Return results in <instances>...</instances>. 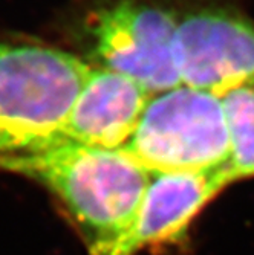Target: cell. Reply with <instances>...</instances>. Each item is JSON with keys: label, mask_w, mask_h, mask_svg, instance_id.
Returning <instances> with one entry per match:
<instances>
[{"label": "cell", "mask_w": 254, "mask_h": 255, "mask_svg": "<svg viewBox=\"0 0 254 255\" xmlns=\"http://www.w3.org/2000/svg\"><path fill=\"white\" fill-rule=\"evenodd\" d=\"M0 171L31 179L55 194L84 229L90 255L106 254L127 233L152 179L123 148L74 142L0 160Z\"/></svg>", "instance_id": "1"}, {"label": "cell", "mask_w": 254, "mask_h": 255, "mask_svg": "<svg viewBox=\"0 0 254 255\" xmlns=\"http://www.w3.org/2000/svg\"><path fill=\"white\" fill-rule=\"evenodd\" d=\"M90 66L61 49L0 40V160L63 144Z\"/></svg>", "instance_id": "2"}, {"label": "cell", "mask_w": 254, "mask_h": 255, "mask_svg": "<svg viewBox=\"0 0 254 255\" xmlns=\"http://www.w3.org/2000/svg\"><path fill=\"white\" fill-rule=\"evenodd\" d=\"M123 150L152 174L230 167L221 97L184 84L153 95Z\"/></svg>", "instance_id": "3"}, {"label": "cell", "mask_w": 254, "mask_h": 255, "mask_svg": "<svg viewBox=\"0 0 254 255\" xmlns=\"http://www.w3.org/2000/svg\"><path fill=\"white\" fill-rule=\"evenodd\" d=\"M181 11L163 0H110L89 18L90 46L104 69L127 75L152 95L181 86L172 41Z\"/></svg>", "instance_id": "4"}, {"label": "cell", "mask_w": 254, "mask_h": 255, "mask_svg": "<svg viewBox=\"0 0 254 255\" xmlns=\"http://www.w3.org/2000/svg\"><path fill=\"white\" fill-rule=\"evenodd\" d=\"M181 84L221 97L254 83V18L230 0L181 11L172 41Z\"/></svg>", "instance_id": "5"}, {"label": "cell", "mask_w": 254, "mask_h": 255, "mask_svg": "<svg viewBox=\"0 0 254 255\" xmlns=\"http://www.w3.org/2000/svg\"><path fill=\"white\" fill-rule=\"evenodd\" d=\"M233 182L230 167L153 173L129 231L101 255H135L143 248L182 239L195 217Z\"/></svg>", "instance_id": "6"}, {"label": "cell", "mask_w": 254, "mask_h": 255, "mask_svg": "<svg viewBox=\"0 0 254 255\" xmlns=\"http://www.w3.org/2000/svg\"><path fill=\"white\" fill-rule=\"evenodd\" d=\"M152 94L133 78L90 69L69 112L63 136L66 142L118 150L138 128Z\"/></svg>", "instance_id": "7"}, {"label": "cell", "mask_w": 254, "mask_h": 255, "mask_svg": "<svg viewBox=\"0 0 254 255\" xmlns=\"http://www.w3.org/2000/svg\"><path fill=\"white\" fill-rule=\"evenodd\" d=\"M230 136V170L235 180L254 177V83L221 95Z\"/></svg>", "instance_id": "8"}]
</instances>
